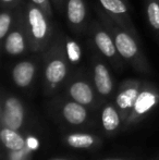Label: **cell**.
<instances>
[{"label": "cell", "mask_w": 159, "mask_h": 160, "mask_svg": "<svg viewBox=\"0 0 159 160\" xmlns=\"http://www.w3.org/2000/svg\"><path fill=\"white\" fill-rule=\"evenodd\" d=\"M147 22L159 42V0H144Z\"/></svg>", "instance_id": "19"}, {"label": "cell", "mask_w": 159, "mask_h": 160, "mask_svg": "<svg viewBox=\"0 0 159 160\" xmlns=\"http://www.w3.org/2000/svg\"><path fill=\"white\" fill-rule=\"evenodd\" d=\"M64 47H66L67 55H68V58L72 64L73 69L77 70V68H80L83 57L82 47L77 40V37L75 36L72 37V36L64 33Z\"/></svg>", "instance_id": "18"}, {"label": "cell", "mask_w": 159, "mask_h": 160, "mask_svg": "<svg viewBox=\"0 0 159 160\" xmlns=\"http://www.w3.org/2000/svg\"><path fill=\"white\" fill-rule=\"evenodd\" d=\"M159 105V87L148 81H143L141 92L136 98L130 116L123 125V130H130L146 120Z\"/></svg>", "instance_id": "6"}, {"label": "cell", "mask_w": 159, "mask_h": 160, "mask_svg": "<svg viewBox=\"0 0 159 160\" xmlns=\"http://www.w3.org/2000/svg\"><path fill=\"white\" fill-rule=\"evenodd\" d=\"M123 1H124V2H125V3H127V6H129V7H130V4H131V2H130V0H123Z\"/></svg>", "instance_id": "26"}, {"label": "cell", "mask_w": 159, "mask_h": 160, "mask_svg": "<svg viewBox=\"0 0 159 160\" xmlns=\"http://www.w3.org/2000/svg\"><path fill=\"white\" fill-rule=\"evenodd\" d=\"M42 53H32L12 64L10 76L15 87L25 91L34 85L39 70H42Z\"/></svg>", "instance_id": "11"}, {"label": "cell", "mask_w": 159, "mask_h": 160, "mask_svg": "<svg viewBox=\"0 0 159 160\" xmlns=\"http://www.w3.org/2000/svg\"><path fill=\"white\" fill-rule=\"evenodd\" d=\"M63 17L73 36L79 38L87 35L93 20L87 0H66Z\"/></svg>", "instance_id": "12"}, {"label": "cell", "mask_w": 159, "mask_h": 160, "mask_svg": "<svg viewBox=\"0 0 159 160\" xmlns=\"http://www.w3.org/2000/svg\"><path fill=\"white\" fill-rule=\"evenodd\" d=\"M17 8H1L0 13V42L6 38L14 23Z\"/></svg>", "instance_id": "20"}, {"label": "cell", "mask_w": 159, "mask_h": 160, "mask_svg": "<svg viewBox=\"0 0 159 160\" xmlns=\"http://www.w3.org/2000/svg\"><path fill=\"white\" fill-rule=\"evenodd\" d=\"M21 11L28 34L32 53H44L51 44L58 25L53 19L49 18L44 11L30 0H24Z\"/></svg>", "instance_id": "3"}, {"label": "cell", "mask_w": 159, "mask_h": 160, "mask_svg": "<svg viewBox=\"0 0 159 160\" xmlns=\"http://www.w3.org/2000/svg\"><path fill=\"white\" fill-rule=\"evenodd\" d=\"M63 89V95L89 109H95L104 102L94 86L91 69L84 67L74 70Z\"/></svg>", "instance_id": "4"}, {"label": "cell", "mask_w": 159, "mask_h": 160, "mask_svg": "<svg viewBox=\"0 0 159 160\" xmlns=\"http://www.w3.org/2000/svg\"><path fill=\"white\" fill-rule=\"evenodd\" d=\"M143 81L140 78H127L119 84L115 95L113 102L118 108L123 119V125L132 111L136 98L141 92Z\"/></svg>", "instance_id": "13"}, {"label": "cell", "mask_w": 159, "mask_h": 160, "mask_svg": "<svg viewBox=\"0 0 159 160\" xmlns=\"http://www.w3.org/2000/svg\"><path fill=\"white\" fill-rule=\"evenodd\" d=\"M104 160H131L129 158H108V159H104Z\"/></svg>", "instance_id": "24"}, {"label": "cell", "mask_w": 159, "mask_h": 160, "mask_svg": "<svg viewBox=\"0 0 159 160\" xmlns=\"http://www.w3.org/2000/svg\"><path fill=\"white\" fill-rule=\"evenodd\" d=\"M52 110L56 117L67 125L85 127L91 122L89 108L68 98L66 95H56L52 98Z\"/></svg>", "instance_id": "8"}, {"label": "cell", "mask_w": 159, "mask_h": 160, "mask_svg": "<svg viewBox=\"0 0 159 160\" xmlns=\"http://www.w3.org/2000/svg\"><path fill=\"white\" fill-rule=\"evenodd\" d=\"M30 1L42 9L49 18L55 19V10H53L52 3H51L50 0H30Z\"/></svg>", "instance_id": "21"}, {"label": "cell", "mask_w": 159, "mask_h": 160, "mask_svg": "<svg viewBox=\"0 0 159 160\" xmlns=\"http://www.w3.org/2000/svg\"><path fill=\"white\" fill-rule=\"evenodd\" d=\"M52 3L53 10L59 15L64 14V6H66V0H50Z\"/></svg>", "instance_id": "22"}, {"label": "cell", "mask_w": 159, "mask_h": 160, "mask_svg": "<svg viewBox=\"0 0 159 160\" xmlns=\"http://www.w3.org/2000/svg\"><path fill=\"white\" fill-rule=\"evenodd\" d=\"M63 142L74 149H96L102 145V137L89 132H70L64 135Z\"/></svg>", "instance_id": "16"}, {"label": "cell", "mask_w": 159, "mask_h": 160, "mask_svg": "<svg viewBox=\"0 0 159 160\" xmlns=\"http://www.w3.org/2000/svg\"><path fill=\"white\" fill-rule=\"evenodd\" d=\"M100 127L107 136L116 135L123 130V119L113 101H104L100 105Z\"/></svg>", "instance_id": "15"}, {"label": "cell", "mask_w": 159, "mask_h": 160, "mask_svg": "<svg viewBox=\"0 0 159 160\" xmlns=\"http://www.w3.org/2000/svg\"><path fill=\"white\" fill-rule=\"evenodd\" d=\"M97 2L102 8V10L111 19L115 20L120 26H122L124 30H127V32L133 34L135 37L141 39L140 34L132 20L129 6L123 0H97Z\"/></svg>", "instance_id": "14"}, {"label": "cell", "mask_w": 159, "mask_h": 160, "mask_svg": "<svg viewBox=\"0 0 159 160\" xmlns=\"http://www.w3.org/2000/svg\"><path fill=\"white\" fill-rule=\"evenodd\" d=\"M51 160H69V159H64V158H55V159H51Z\"/></svg>", "instance_id": "27"}, {"label": "cell", "mask_w": 159, "mask_h": 160, "mask_svg": "<svg viewBox=\"0 0 159 160\" xmlns=\"http://www.w3.org/2000/svg\"><path fill=\"white\" fill-rule=\"evenodd\" d=\"M1 8H17L23 3L24 0H0Z\"/></svg>", "instance_id": "23"}, {"label": "cell", "mask_w": 159, "mask_h": 160, "mask_svg": "<svg viewBox=\"0 0 159 160\" xmlns=\"http://www.w3.org/2000/svg\"><path fill=\"white\" fill-rule=\"evenodd\" d=\"M2 52L7 57L20 58L32 55L31 42L22 15L21 6L17 7L14 23L3 40L1 42Z\"/></svg>", "instance_id": "7"}, {"label": "cell", "mask_w": 159, "mask_h": 160, "mask_svg": "<svg viewBox=\"0 0 159 160\" xmlns=\"http://www.w3.org/2000/svg\"><path fill=\"white\" fill-rule=\"evenodd\" d=\"M73 72L74 69L64 47V32L58 26L52 42L42 53V78L45 95L50 97L58 95L64 88Z\"/></svg>", "instance_id": "1"}, {"label": "cell", "mask_w": 159, "mask_h": 160, "mask_svg": "<svg viewBox=\"0 0 159 160\" xmlns=\"http://www.w3.org/2000/svg\"><path fill=\"white\" fill-rule=\"evenodd\" d=\"M109 65L110 64L108 63V61L97 50L94 49L92 51L89 60L92 80L96 92L102 101H106L116 93L115 78Z\"/></svg>", "instance_id": "9"}, {"label": "cell", "mask_w": 159, "mask_h": 160, "mask_svg": "<svg viewBox=\"0 0 159 160\" xmlns=\"http://www.w3.org/2000/svg\"><path fill=\"white\" fill-rule=\"evenodd\" d=\"M86 36L93 48L108 61V63L115 71H123L125 62L118 52L111 34L98 19L92 20Z\"/></svg>", "instance_id": "5"}, {"label": "cell", "mask_w": 159, "mask_h": 160, "mask_svg": "<svg viewBox=\"0 0 159 160\" xmlns=\"http://www.w3.org/2000/svg\"><path fill=\"white\" fill-rule=\"evenodd\" d=\"M26 106L21 98L2 89L0 103V123L1 128L20 131L25 124Z\"/></svg>", "instance_id": "10"}, {"label": "cell", "mask_w": 159, "mask_h": 160, "mask_svg": "<svg viewBox=\"0 0 159 160\" xmlns=\"http://www.w3.org/2000/svg\"><path fill=\"white\" fill-rule=\"evenodd\" d=\"M0 139L3 146L12 152H21L26 149V141L20 131L9 128H2L0 132Z\"/></svg>", "instance_id": "17"}, {"label": "cell", "mask_w": 159, "mask_h": 160, "mask_svg": "<svg viewBox=\"0 0 159 160\" xmlns=\"http://www.w3.org/2000/svg\"><path fill=\"white\" fill-rule=\"evenodd\" d=\"M147 160H159V155H157V156H155V157H152V158H149Z\"/></svg>", "instance_id": "25"}, {"label": "cell", "mask_w": 159, "mask_h": 160, "mask_svg": "<svg viewBox=\"0 0 159 160\" xmlns=\"http://www.w3.org/2000/svg\"><path fill=\"white\" fill-rule=\"evenodd\" d=\"M94 10L97 14L98 20L111 34L118 52L123 59V61L138 73L146 74V75L151 74L152 67L141 46V39L124 30L115 20L111 19L102 10L98 2L94 4Z\"/></svg>", "instance_id": "2"}]
</instances>
